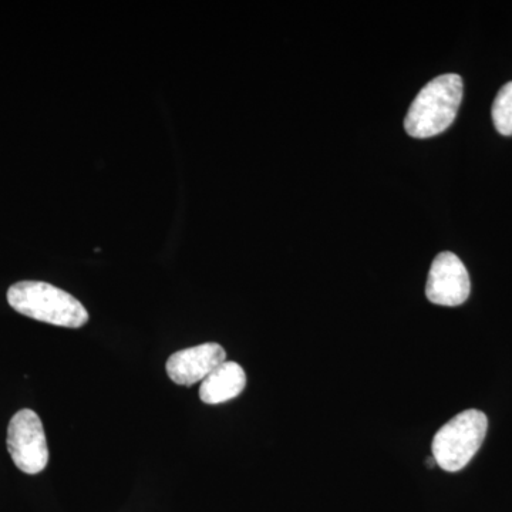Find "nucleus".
I'll return each instance as SVG.
<instances>
[{
    "label": "nucleus",
    "instance_id": "1",
    "mask_svg": "<svg viewBox=\"0 0 512 512\" xmlns=\"http://www.w3.org/2000/svg\"><path fill=\"white\" fill-rule=\"evenodd\" d=\"M463 100V79L458 74H441L417 94L404 119L410 137L430 138L443 133L456 120Z\"/></svg>",
    "mask_w": 512,
    "mask_h": 512
},
{
    "label": "nucleus",
    "instance_id": "2",
    "mask_svg": "<svg viewBox=\"0 0 512 512\" xmlns=\"http://www.w3.org/2000/svg\"><path fill=\"white\" fill-rule=\"evenodd\" d=\"M8 302L20 315L60 328L79 329L90 318L82 302L46 282L23 281L10 286Z\"/></svg>",
    "mask_w": 512,
    "mask_h": 512
},
{
    "label": "nucleus",
    "instance_id": "3",
    "mask_svg": "<svg viewBox=\"0 0 512 512\" xmlns=\"http://www.w3.org/2000/svg\"><path fill=\"white\" fill-rule=\"evenodd\" d=\"M487 416L480 410L471 409L457 414L444 424L431 443L437 466L457 473L476 456L487 434Z\"/></svg>",
    "mask_w": 512,
    "mask_h": 512
},
{
    "label": "nucleus",
    "instance_id": "4",
    "mask_svg": "<svg viewBox=\"0 0 512 512\" xmlns=\"http://www.w3.org/2000/svg\"><path fill=\"white\" fill-rule=\"evenodd\" d=\"M8 450L13 463L25 474L42 473L49 463L45 429L33 410H20L10 420Z\"/></svg>",
    "mask_w": 512,
    "mask_h": 512
},
{
    "label": "nucleus",
    "instance_id": "5",
    "mask_svg": "<svg viewBox=\"0 0 512 512\" xmlns=\"http://www.w3.org/2000/svg\"><path fill=\"white\" fill-rule=\"evenodd\" d=\"M470 275L453 252H441L431 264L426 296L434 305H463L470 296Z\"/></svg>",
    "mask_w": 512,
    "mask_h": 512
},
{
    "label": "nucleus",
    "instance_id": "6",
    "mask_svg": "<svg viewBox=\"0 0 512 512\" xmlns=\"http://www.w3.org/2000/svg\"><path fill=\"white\" fill-rule=\"evenodd\" d=\"M227 362V353L218 343H204L175 352L168 357L167 375L175 384L180 386H194Z\"/></svg>",
    "mask_w": 512,
    "mask_h": 512
},
{
    "label": "nucleus",
    "instance_id": "7",
    "mask_svg": "<svg viewBox=\"0 0 512 512\" xmlns=\"http://www.w3.org/2000/svg\"><path fill=\"white\" fill-rule=\"evenodd\" d=\"M247 376L244 369L235 362H224L202 380L200 399L205 404H221L235 399L244 392Z\"/></svg>",
    "mask_w": 512,
    "mask_h": 512
},
{
    "label": "nucleus",
    "instance_id": "8",
    "mask_svg": "<svg viewBox=\"0 0 512 512\" xmlns=\"http://www.w3.org/2000/svg\"><path fill=\"white\" fill-rule=\"evenodd\" d=\"M491 114L498 133L512 136V82L501 87L495 97Z\"/></svg>",
    "mask_w": 512,
    "mask_h": 512
},
{
    "label": "nucleus",
    "instance_id": "9",
    "mask_svg": "<svg viewBox=\"0 0 512 512\" xmlns=\"http://www.w3.org/2000/svg\"><path fill=\"white\" fill-rule=\"evenodd\" d=\"M436 460H434V457L427 458V467H434L436 466Z\"/></svg>",
    "mask_w": 512,
    "mask_h": 512
}]
</instances>
